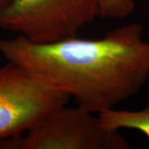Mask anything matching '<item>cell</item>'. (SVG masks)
I'll list each match as a JSON object with an SVG mask.
<instances>
[{"label": "cell", "mask_w": 149, "mask_h": 149, "mask_svg": "<svg viewBox=\"0 0 149 149\" xmlns=\"http://www.w3.org/2000/svg\"><path fill=\"white\" fill-rule=\"evenodd\" d=\"M0 54L97 114L137 95L149 78V42L139 23L97 39L71 37L38 43L18 35L0 39Z\"/></svg>", "instance_id": "6da1fadb"}, {"label": "cell", "mask_w": 149, "mask_h": 149, "mask_svg": "<svg viewBox=\"0 0 149 149\" xmlns=\"http://www.w3.org/2000/svg\"><path fill=\"white\" fill-rule=\"evenodd\" d=\"M119 130L107 128L97 113L59 107L22 134L0 141V149H128Z\"/></svg>", "instance_id": "7a4b0ae2"}, {"label": "cell", "mask_w": 149, "mask_h": 149, "mask_svg": "<svg viewBox=\"0 0 149 149\" xmlns=\"http://www.w3.org/2000/svg\"><path fill=\"white\" fill-rule=\"evenodd\" d=\"M97 17L96 0H4L0 27L38 43L76 34Z\"/></svg>", "instance_id": "3957f363"}, {"label": "cell", "mask_w": 149, "mask_h": 149, "mask_svg": "<svg viewBox=\"0 0 149 149\" xmlns=\"http://www.w3.org/2000/svg\"><path fill=\"white\" fill-rule=\"evenodd\" d=\"M70 99L13 62L0 66V141L27 132Z\"/></svg>", "instance_id": "277c9868"}, {"label": "cell", "mask_w": 149, "mask_h": 149, "mask_svg": "<svg viewBox=\"0 0 149 149\" xmlns=\"http://www.w3.org/2000/svg\"><path fill=\"white\" fill-rule=\"evenodd\" d=\"M98 115L107 128L115 130L123 128L138 130L149 139V105L138 111L112 109L102 112Z\"/></svg>", "instance_id": "5b68a950"}, {"label": "cell", "mask_w": 149, "mask_h": 149, "mask_svg": "<svg viewBox=\"0 0 149 149\" xmlns=\"http://www.w3.org/2000/svg\"><path fill=\"white\" fill-rule=\"evenodd\" d=\"M97 17L122 19L125 18L135 8L134 0H96Z\"/></svg>", "instance_id": "8992f818"}, {"label": "cell", "mask_w": 149, "mask_h": 149, "mask_svg": "<svg viewBox=\"0 0 149 149\" xmlns=\"http://www.w3.org/2000/svg\"><path fill=\"white\" fill-rule=\"evenodd\" d=\"M3 3H4V0H0V8L3 4Z\"/></svg>", "instance_id": "52a82bcc"}]
</instances>
